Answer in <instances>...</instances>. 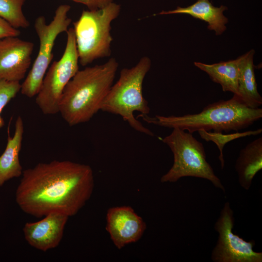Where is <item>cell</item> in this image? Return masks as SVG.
Wrapping results in <instances>:
<instances>
[{"label": "cell", "mask_w": 262, "mask_h": 262, "mask_svg": "<svg viewBox=\"0 0 262 262\" xmlns=\"http://www.w3.org/2000/svg\"><path fill=\"white\" fill-rule=\"evenodd\" d=\"M121 5L115 1L101 8L83 10L73 22L79 63L86 66L109 57L113 40L111 24L120 15Z\"/></svg>", "instance_id": "cell-5"}, {"label": "cell", "mask_w": 262, "mask_h": 262, "mask_svg": "<svg viewBox=\"0 0 262 262\" xmlns=\"http://www.w3.org/2000/svg\"><path fill=\"white\" fill-rule=\"evenodd\" d=\"M70 8L68 4L59 5L49 24L44 16L36 18L34 27L39 38V50L31 70L21 84L22 95L32 98L38 93L53 57L52 50L55 41L60 34L67 31L71 23V18L68 16Z\"/></svg>", "instance_id": "cell-7"}, {"label": "cell", "mask_w": 262, "mask_h": 262, "mask_svg": "<svg viewBox=\"0 0 262 262\" xmlns=\"http://www.w3.org/2000/svg\"><path fill=\"white\" fill-rule=\"evenodd\" d=\"M106 229L115 246L121 249L142 237L146 224L130 206L109 208L106 214Z\"/></svg>", "instance_id": "cell-11"}, {"label": "cell", "mask_w": 262, "mask_h": 262, "mask_svg": "<svg viewBox=\"0 0 262 262\" xmlns=\"http://www.w3.org/2000/svg\"><path fill=\"white\" fill-rule=\"evenodd\" d=\"M23 133V120L18 116L16 121L14 136L8 135L5 149L0 156V187L8 180L22 174L23 170L19 156Z\"/></svg>", "instance_id": "cell-14"}, {"label": "cell", "mask_w": 262, "mask_h": 262, "mask_svg": "<svg viewBox=\"0 0 262 262\" xmlns=\"http://www.w3.org/2000/svg\"><path fill=\"white\" fill-rule=\"evenodd\" d=\"M20 32L12 27L7 21L0 16V39L10 36H18Z\"/></svg>", "instance_id": "cell-21"}, {"label": "cell", "mask_w": 262, "mask_h": 262, "mask_svg": "<svg viewBox=\"0 0 262 262\" xmlns=\"http://www.w3.org/2000/svg\"><path fill=\"white\" fill-rule=\"evenodd\" d=\"M65 50L58 61L48 68L36 95L35 102L45 115L59 113V104L64 90L79 70V57L73 28L66 32Z\"/></svg>", "instance_id": "cell-8"}, {"label": "cell", "mask_w": 262, "mask_h": 262, "mask_svg": "<svg viewBox=\"0 0 262 262\" xmlns=\"http://www.w3.org/2000/svg\"><path fill=\"white\" fill-rule=\"evenodd\" d=\"M115 58L101 65L78 70L65 88L59 113L73 126L89 121L100 110L118 67Z\"/></svg>", "instance_id": "cell-2"}, {"label": "cell", "mask_w": 262, "mask_h": 262, "mask_svg": "<svg viewBox=\"0 0 262 262\" xmlns=\"http://www.w3.org/2000/svg\"><path fill=\"white\" fill-rule=\"evenodd\" d=\"M151 66L150 59L143 56L134 66L122 69L118 80L112 85L103 100L100 110L119 115L133 129L153 136V133L133 115L135 111L141 115L150 112L148 102L143 95V84Z\"/></svg>", "instance_id": "cell-4"}, {"label": "cell", "mask_w": 262, "mask_h": 262, "mask_svg": "<svg viewBox=\"0 0 262 262\" xmlns=\"http://www.w3.org/2000/svg\"><path fill=\"white\" fill-rule=\"evenodd\" d=\"M25 0H0V16L16 29L27 28L30 22L23 12Z\"/></svg>", "instance_id": "cell-18"}, {"label": "cell", "mask_w": 262, "mask_h": 262, "mask_svg": "<svg viewBox=\"0 0 262 262\" xmlns=\"http://www.w3.org/2000/svg\"><path fill=\"white\" fill-rule=\"evenodd\" d=\"M228 10L225 5L216 7L210 0H197L193 4L187 7L177 6L174 10L162 11L153 16L170 14H186L203 20L208 23L207 28L213 31L216 35H221L226 30L228 18L223 12Z\"/></svg>", "instance_id": "cell-13"}, {"label": "cell", "mask_w": 262, "mask_h": 262, "mask_svg": "<svg viewBox=\"0 0 262 262\" xmlns=\"http://www.w3.org/2000/svg\"><path fill=\"white\" fill-rule=\"evenodd\" d=\"M39 221L27 222L23 228L24 238L33 247L46 252L57 247L63 237L69 217L58 212L50 213Z\"/></svg>", "instance_id": "cell-12"}, {"label": "cell", "mask_w": 262, "mask_h": 262, "mask_svg": "<svg viewBox=\"0 0 262 262\" xmlns=\"http://www.w3.org/2000/svg\"><path fill=\"white\" fill-rule=\"evenodd\" d=\"M255 52V50L251 49L238 57L239 96L248 107L253 109L260 108L262 105V98L258 91L254 73L253 58Z\"/></svg>", "instance_id": "cell-16"}, {"label": "cell", "mask_w": 262, "mask_h": 262, "mask_svg": "<svg viewBox=\"0 0 262 262\" xmlns=\"http://www.w3.org/2000/svg\"><path fill=\"white\" fill-rule=\"evenodd\" d=\"M20 82L0 80V129L4 125L1 113L4 107L20 91Z\"/></svg>", "instance_id": "cell-20"}, {"label": "cell", "mask_w": 262, "mask_h": 262, "mask_svg": "<svg viewBox=\"0 0 262 262\" xmlns=\"http://www.w3.org/2000/svg\"><path fill=\"white\" fill-rule=\"evenodd\" d=\"M143 120L161 127L177 128L193 133L201 130L215 132L238 131L262 117V109L248 107L236 95L228 100L209 104L199 113L182 115L164 116L140 115Z\"/></svg>", "instance_id": "cell-3"}, {"label": "cell", "mask_w": 262, "mask_h": 262, "mask_svg": "<svg viewBox=\"0 0 262 262\" xmlns=\"http://www.w3.org/2000/svg\"><path fill=\"white\" fill-rule=\"evenodd\" d=\"M233 211L226 202L214 224L218 233L216 245L211 258L214 262H262V252L253 250L254 240L247 242L233 232Z\"/></svg>", "instance_id": "cell-9"}, {"label": "cell", "mask_w": 262, "mask_h": 262, "mask_svg": "<svg viewBox=\"0 0 262 262\" xmlns=\"http://www.w3.org/2000/svg\"><path fill=\"white\" fill-rule=\"evenodd\" d=\"M201 138L207 142L212 141L218 147L220 154L218 159L220 162L221 168L223 169L225 165V161L223 157V150L225 145L228 143L239 138L247 136L257 135L262 132V129H258L254 131H249L240 132L236 131L229 134H224L221 132H212L201 130L197 131Z\"/></svg>", "instance_id": "cell-19"}, {"label": "cell", "mask_w": 262, "mask_h": 262, "mask_svg": "<svg viewBox=\"0 0 262 262\" xmlns=\"http://www.w3.org/2000/svg\"><path fill=\"white\" fill-rule=\"evenodd\" d=\"M162 141L170 148L174 161L170 169L161 177V182H176L181 178L193 177L208 180L214 187L225 192L220 180L206 160L203 144L193 133L175 128Z\"/></svg>", "instance_id": "cell-6"}, {"label": "cell", "mask_w": 262, "mask_h": 262, "mask_svg": "<svg viewBox=\"0 0 262 262\" xmlns=\"http://www.w3.org/2000/svg\"><path fill=\"white\" fill-rule=\"evenodd\" d=\"M21 176L16 203L23 212L37 218L53 212L76 214L94 187L92 168L70 161L40 163L23 170Z\"/></svg>", "instance_id": "cell-1"}, {"label": "cell", "mask_w": 262, "mask_h": 262, "mask_svg": "<svg viewBox=\"0 0 262 262\" xmlns=\"http://www.w3.org/2000/svg\"><path fill=\"white\" fill-rule=\"evenodd\" d=\"M34 44L18 36L0 39V80L20 82L31 64Z\"/></svg>", "instance_id": "cell-10"}, {"label": "cell", "mask_w": 262, "mask_h": 262, "mask_svg": "<svg viewBox=\"0 0 262 262\" xmlns=\"http://www.w3.org/2000/svg\"><path fill=\"white\" fill-rule=\"evenodd\" d=\"M235 168L240 185L248 190L254 176L262 169V136L251 141L240 151Z\"/></svg>", "instance_id": "cell-15"}, {"label": "cell", "mask_w": 262, "mask_h": 262, "mask_svg": "<svg viewBox=\"0 0 262 262\" xmlns=\"http://www.w3.org/2000/svg\"><path fill=\"white\" fill-rule=\"evenodd\" d=\"M194 65L206 72L211 79L222 87L224 92H230L239 96L238 79L240 72L239 59L221 61L206 64L195 62Z\"/></svg>", "instance_id": "cell-17"}, {"label": "cell", "mask_w": 262, "mask_h": 262, "mask_svg": "<svg viewBox=\"0 0 262 262\" xmlns=\"http://www.w3.org/2000/svg\"><path fill=\"white\" fill-rule=\"evenodd\" d=\"M86 6L88 9L101 8L115 0H69Z\"/></svg>", "instance_id": "cell-22"}]
</instances>
